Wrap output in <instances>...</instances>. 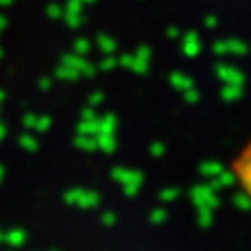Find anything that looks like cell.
I'll list each match as a JSON object with an SVG mask.
<instances>
[{
  "label": "cell",
  "mask_w": 251,
  "mask_h": 251,
  "mask_svg": "<svg viewBox=\"0 0 251 251\" xmlns=\"http://www.w3.org/2000/svg\"><path fill=\"white\" fill-rule=\"evenodd\" d=\"M235 204H237L241 210H249V208H251V196L245 194V192H239V194L235 196Z\"/></svg>",
  "instance_id": "1"
}]
</instances>
